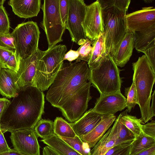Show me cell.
<instances>
[{"label":"cell","instance_id":"1","mask_svg":"<svg viewBox=\"0 0 155 155\" xmlns=\"http://www.w3.org/2000/svg\"><path fill=\"white\" fill-rule=\"evenodd\" d=\"M45 95L36 87H21L2 114L1 129L4 133L34 129L44 113Z\"/></svg>","mask_w":155,"mask_h":155},{"label":"cell","instance_id":"2","mask_svg":"<svg viewBox=\"0 0 155 155\" xmlns=\"http://www.w3.org/2000/svg\"><path fill=\"white\" fill-rule=\"evenodd\" d=\"M90 69L86 62L77 60L63 63L46 96L54 107L59 108L66 100L87 82Z\"/></svg>","mask_w":155,"mask_h":155},{"label":"cell","instance_id":"3","mask_svg":"<svg viewBox=\"0 0 155 155\" xmlns=\"http://www.w3.org/2000/svg\"><path fill=\"white\" fill-rule=\"evenodd\" d=\"M134 74L133 81L135 85L137 104L141 115V124L151 120L153 117L150 107L151 94L155 81V73L152 69L145 55L132 63Z\"/></svg>","mask_w":155,"mask_h":155},{"label":"cell","instance_id":"4","mask_svg":"<svg viewBox=\"0 0 155 155\" xmlns=\"http://www.w3.org/2000/svg\"><path fill=\"white\" fill-rule=\"evenodd\" d=\"M102 10L104 38L107 54L113 53L127 31L125 16L128 7L111 5L98 0Z\"/></svg>","mask_w":155,"mask_h":155},{"label":"cell","instance_id":"5","mask_svg":"<svg viewBox=\"0 0 155 155\" xmlns=\"http://www.w3.org/2000/svg\"><path fill=\"white\" fill-rule=\"evenodd\" d=\"M67 51L65 45L60 44L45 51L39 60L32 86L42 91L48 89L64 63L63 58Z\"/></svg>","mask_w":155,"mask_h":155},{"label":"cell","instance_id":"6","mask_svg":"<svg viewBox=\"0 0 155 155\" xmlns=\"http://www.w3.org/2000/svg\"><path fill=\"white\" fill-rule=\"evenodd\" d=\"M120 71L109 54L97 67L90 70L88 80L100 95L120 92L121 80Z\"/></svg>","mask_w":155,"mask_h":155},{"label":"cell","instance_id":"7","mask_svg":"<svg viewBox=\"0 0 155 155\" xmlns=\"http://www.w3.org/2000/svg\"><path fill=\"white\" fill-rule=\"evenodd\" d=\"M40 32L36 22L28 21L18 24L10 33L18 60L31 56L38 48Z\"/></svg>","mask_w":155,"mask_h":155},{"label":"cell","instance_id":"8","mask_svg":"<svg viewBox=\"0 0 155 155\" xmlns=\"http://www.w3.org/2000/svg\"><path fill=\"white\" fill-rule=\"evenodd\" d=\"M60 0H45L41 7L43 13L42 26L47 37L48 48L62 41L65 29L59 12Z\"/></svg>","mask_w":155,"mask_h":155},{"label":"cell","instance_id":"9","mask_svg":"<svg viewBox=\"0 0 155 155\" xmlns=\"http://www.w3.org/2000/svg\"><path fill=\"white\" fill-rule=\"evenodd\" d=\"M68 12L65 29L70 34L71 41L80 45L87 37L82 25L85 14L86 5L83 0H68Z\"/></svg>","mask_w":155,"mask_h":155},{"label":"cell","instance_id":"10","mask_svg":"<svg viewBox=\"0 0 155 155\" xmlns=\"http://www.w3.org/2000/svg\"><path fill=\"white\" fill-rule=\"evenodd\" d=\"M91 83L87 82L70 96L59 109L63 116L72 123L78 120L84 114L91 99L90 88Z\"/></svg>","mask_w":155,"mask_h":155},{"label":"cell","instance_id":"11","mask_svg":"<svg viewBox=\"0 0 155 155\" xmlns=\"http://www.w3.org/2000/svg\"><path fill=\"white\" fill-rule=\"evenodd\" d=\"M11 133L10 138L15 149L26 155H40L38 137L34 129L17 130Z\"/></svg>","mask_w":155,"mask_h":155},{"label":"cell","instance_id":"12","mask_svg":"<svg viewBox=\"0 0 155 155\" xmlns=\"http://www.w3.org/2000/svg\"><path fill=\"white\" fill-rule=\"evenodd\" d=\"M82 25L87 38L92 41L103 33L102 10L98 0L86 5L85 16Z\"/></svg>","mask_w":155,"mask_h":155},{"label":"cell","instance_id":"13","mask_svg":"<svg viewBox=\"0 0 155 155\" xmlns=\"http://www.w3.org/2000/svg\"><path fill=\"white\" fill-rule=\"evenodd\" d=\"M127 29L133 32L146 29L155 25V8H143L139 10L126 14Z\"/></svg>","mask_w":155,"mask_h":155},{"label":"cell","instance_id":"14","mask_svg":"<svg viewBox=\"0 0 155 155\" xmlns=\"http://www.w3.org/2000/svg\"><path fill=\"white\" fill-rule=\"evenodd\" d=\"M127 99L121 92L100 95L92 109L102 115L113 114L126 107Z\"/></svg>","mask_w":155,"mask_h":155},{"label":"cell","instance_id":"15","mask_svg":"<svg viewBox=\"0 0 155 155\" xmlns=\"http://www.w3.org/2000/svg\"><path fill=\"white\" fill-rule=\"evenodd\" d=\"M44 52L38 48L31 56L27 59L20 60L17 74L20 87L32 86L39 60Z\"/></svg>","mask_w":155,"mask_h":155},{"label":"cell","instance_id":"16","mask_svg":"<svg viewBox=\"0 0 155 155\" xmlns=\"http://www.w3.org/2000/svg\"><path fill=\"white\" fill-rule=\"evenodd\" d=\"M135 48L134 32L127 29L114 51L110 54L117 67H123L129 61Z\"/></svg>","mask_w":155,"mask_h":155},{"label":"cell","instance_id":"17","mask_svg":"<svg viewBox=\"0 0 155 155\" xmlns=\"http://www.w3.org/2000/svg\"><path fill=\"white\" fill-rule=\"evenodd\" d=\"M120 123L117 117L112 127L110 128L91 150V155H104L116 145Z\"/></svg>","mask_w":155,"mask_h":155},{"label":"cell","instance_id":"18","mask_svg":"<svg viewBox=\"0 0 155 155\" xmlns=\"http://www.w3.org/2000/svg\"><path fill=\"white\" fill-rule=\"evenodd\" d=\"M103 115L91 108L84 113L78 120L70 124L76 135L81 137L91 131L101 121Z\"/></svg>","mask_w":155,"mask_h":155},{"label":"cell","instance_id":"19","mask_svg":"<svg viewBox=\"0 0 155 155\" xmlns=\"http://www.w3.org/2000/svg\"><path fill=\"white\" fill-rule=\"evenodd\" d=\"M17 72L8 68L0 71V94L6 98H13L20 88Z\"/></svg>","mask_w":155,"mask_h":155},{"label":"cell","instance_id":"20","mask_svg":"<svg viewBox=\"0 0 155 155\" xmlns=\"http://www.w3.org/2000/svg\"><path fill=\"white\" fill-rule=\"evenodd\" d=\"M8 4L18 16L28 18L37 16L40 11V0H10Z\"/></svg>","mask_w":155,"mask_h":155},{"label":"cell","instance_id":"21","mask_svg":"<svg viewBox=\"0 0 155 155\" xmlns=\"http://www.w3.org/2000/svg\"><path fill=\"white\" fill-rule=\"evenodd\" d=\"M116 119L114 115H103L99 124L87 134L79 137L82 141L93 148L109 128Z\"/></svg>","mask_w":155,"mask_h":155},{"label":"cell","instance_id":"22","mask_svg":"<svg viewBox=\"0 0 155 155\" xmlns=\"http://www.w3.org/2000/svg\"><path fill=\"white\" fill-rule=\"evenodd\" d=\"M107 55L104 38L101 33L93 41L91 54L87 63L90 70L97 67Z\"/></svg>","mask_w":155,"mask_h":155},{"label":"cell","instance_id":"23","mask_svg":"<svg viewBox=\"0 0 155 155\" xmlns=\"http://www.w3.org/2000/svg\"><path fill=\"white\" fill-rule=\"evenodd\" d=\"M135 48L138 52H143L155 42V25L146 29L134 32Z\"/></svg>","mask_w":155,"mask_h":155},{"label":"cell","instance_id":"24","mask_svg":"<svg viewBox=\"0 0 155 155\" xmlns=\"http://www.w3.org/2000/svg\"><path fill=\"white\" fill-rule=\"evenodd\" d=\"M40 141L55 150L62 155H82L54 134Z\"/></svg>","mask_w":155,"mask_h":155},{"label":"cell","instance_id":"25","mask_svg":"<svg viewBox=\"0 0 155 155\" xmlns=\"http://www.w3.org/2000/svg\"><path fill=\"white\" fill-rule=\"evenodd\" d=\"M20 62L15 51L0 46V62L2 68H8L17 72Z\"/></svg>","mask_w":155,"mask_h":155},{"label":"cell","instance_id":"26","mask_svg":"<svg viewBox=\"0 0 155 155\" xmlns=\"http://www.w3.org/2000/svg\"><path fill=\"white\" fill-rule=\"evenodd\" d=\"M154 145L155 138L147 135L142 131L139 135L135 136L132 142L130 155L135 154Z\"/></svg>","mask_w":155,"mask_h":155},{"label":"cell","instance_id":"27","mask_svg":"<svg viewBox=\"0 0 155 155\" xmlns=\"http://www.w3.org/2000/svg\"><path fill=\"white\" fill-rule=\"evenodd\" d=\"M126 109L118 116L120 121L135 136L139 135L142 131L141 122L140 119L127 114Z\"/></svg>","mask_w":155,"mask_h":155},{"label":"cell","instance_id":"28","mask_svg":"<svg viewBox=\"0 0 155 155\" xmlns=\"http://www.w3.org/2000/svg\"><path fill=\"white\" fill-rule=\"evenodd\" d=\"M54 132L59 137L74 138L76 135L70 123L60 117H56L54 122Z\"/></svg>","mask_w":155,"mask_h":155},{"label":"cell","instance_id":"29","mask_svg":"<svg viewBox=\"0 0 155 155\" xmlns=\"http://www.w3.org/2000/svg\"><path fill=\"white\" fill-rule=\"evenodd\" d=\"M34 129L38 137L42 139L47 138L54 134V122L48 119H41Z\"/></svg>","mask_w":155,"mask_h":155},{"label":"cell","instance_id":"30","mask_svg":"<svg viewBox=\"0 0 155 155\" xmlns=\"http://www.w3.org/2000/svg\"><path fill=\"white\" fill-rule=\"evenodd\" d=\"M64 141L82 155H91L90 148L77 135L74 138L60 137Z\"/></svg>","mask_w":155,"mask_h":155},{"label":"cell","instance_id":"31","mask_svg":"<svg viewBox=\"0 0 155 155\" xmlns=\"http://www.w3.org/2000/svg\"><path fill=\"white\" fill-rule=\"evenodd\" d=\"M93 42L87 38L85 42L77 50L79 56L77 60L89 61L92 52Z\"/></svg>","mask_w":155,"mask_h":155},{"label":"cell","instance_id":"32","mask_svg":"<svg viewBox=\"0 0 155 155\" xmlns=\"http://www.w3.org/2000/svg\"><path fill=\"white\" fill-rule=\"evenodd\" d=\"M125 95L127 97L126 107L130 113L132 108L137 104L136 89L134 81L130 87L125 88Z\"/></svg>","mask_w":155,"mask_h":155},{"label":"cell","instance_id":"33","mask_svg":"<svg viewBox=\"0 0 155 155\" xmlns=\"http://www.w3.org/2000/svg\"><path fill=\"white\" fill-rule=\"evenodd\" d=\"M120 123V129L116 145L132 142L135 139V136L124 124Z\"/></svg>","mask_w":155,"mask_h":155},{"label":"cell","instance_id":"34","mask_svg":"<svg viewBox=\"0 0 155 155\" xmlns=\"http://www.w3.org/2000/svg\"><path fill=\"white\" fill-rule=\"evenodd\" d=\"M10 24L5 8L3 5L0 6V34L9 33Z\"/></svg>","mask_w":155,"mask_h":155},{"label":"cell","instance_id":"35","mask_svg":"<svg viewBox=\"0 0 155 155\" xmlns=\"http://www.w3.org/2000/svg\"><path fill=\"white\" fill-rule=\"evenodd\" d=\"M0 46L15 51V47L14 39L10 34H0Z\"/></svg>","mask_w":155,"mask_h":155},{"label":"cell","instance_id":"36","mask_svg":"<svg viewBox=\"0 0 155 155\" xmlns=\"http://www.w3.org/2000/svg\"><path fill=\"white\" fill-rule=\"evenodd\" d=\"M155 42L148 47L143 52L149 62L153 72L155 73Z\"/></svg>","mask_w":155,"mask_h":155},{"label":"cell","instance_id":"37","mask_svg":"<svg viewBox=\"0 0 155 155\" xmlns=\"http://www.w3.org/2000/svg\"><path fill=\"white\" fill-rule=\"evenodd\" d=\"M68 0H60L59 12L63 24L65 26L68 12Z\"/></svg>","mask_w":155,"mask_h":155},{"label":"cell","instance_id":"38","mask_svg":"<svg viewBox=\"0 0 155 155\" xmlns=\"http://www.w3.org/2000/svg\"><path fill=\"white\" fill-rule=\"evenodd\" d=\"M142 130L143 133L151 137L155 138V121L152 120L142 125Z\"/></svg>","mask_w":155,"mask_h":155},{"label":"cell","instance_id":"39","mask_svg":"<svg viewBox=\"0 0 155 155\" xmlns=\"http://www.w3.org/2000/svg\"><path fill=\"white\" fill-rule=\"evenodd\" d=\"M132 142L123 143L116 145L108 151L104 155H113L115 154L123 148L130 144Z\"/></svg>","mask_w":155,"mask_h":155},{"label":"cell","instance_id":"40","mask_svg":"<svg viewBox=\"0 0 155 155\" xmlns=\"http://www.w3.org/2000/svg\"><path fill=\"white\" fill-rule=\"evenodd\" d=\"M4 133L0 128V153L8 151L10 149L6 141Z\"/></svg>","mask_w":155,"mask_h":155},{"label":"cell","instance_id":"41","mask_svg":"<svg viewBox=\"0 0 155 155\" xmlns=\"http://www.w3.org/2000/svg\"><path fill=\"white\" fill-rule=\"evenodd\" d=\"M79 53L77 51L71 49L65 54L63 60H67L71 62L77 59Z\"/></svg>","mask_w":155,"mask_h":155},{"label":"cell","instance_id":"42","mask_svg":"<svg viewBox=\"0 0 155 155\" xmlns=\"http://www.w3.org/2000/svg\"><path fill=\"white\" fill-rule=\"evenodd\" d=\"M10 101L6 97L0 98V120L2 114Z\"/></svg>","mask_w":155,"mask_h":155},{"label":"cell","instance_id":"43","mask_svg":"<svg viewBox=\"0 0 155 155\" xmlns=\"http://www.w3.org/2000/svg\"><path fill=\"white\" fill-rule=\"evenodd\" d=\"M42 155H62L55 150L48 146L45 147L42 150Z\"/></svg>","mask_w":155,"mask_h":155},{"label":"cell","instance_id":"44","mask_svg":"<svg viewBox=\"0 0 155 155\" xmlns=\"http://www.w3.org/2000/svg\"><path fill=\"white\" fill-rule=\"evenodd\" d=\"M155 154V145L134 155H152Z\"/></svg>","mask_w":155,"mask_h":155},{"label":"cell","instance_id":"45","mask_svg":"<svg viewBox=\"0 0 155 155\" xmlns=\"http://www.w3.org/2000/svg\"><path fill=\"white\" fill-rule=\"evenodd\" d=\"M0 155H26L21 153L14 148L10 149L8 151L0 153Z\"/></svg>","mask_w":155,"mask_h":155},{"label":"cell","instance_id":"46","mask_svg":"<svg viewBox=\"0 0 155 155\" xmlns=\"http://www.w3.org/2000/svg\"><path fill=\"white\" fill-rule=\"evenodd\" d=\"M131 143L113 155H130Z\"/></svg>","mask_w":155,"mask_h":155},{"label":"cell","instance_id":"47","mask_svg":"<svg viewBox=\"0 0 155 155\" xmlns=\"http://www.w3.org/2000/svg\"><path fill=\"white\" fill-rule=\"evenodd\" d=\"M155 90L154 91L152 95L151 96L152 102L150 107V111L153 117L155 116Z\"/></svg>","mask_w":155,"mask_h":155},{"label":"cell","instance_id":"48","mask_svg":"<svg viewBox=\"0 0 155 155\" xmlns=\"http://www.w3.org/2000/svg\"><path fill=\"white\" fill-rule=\"evenodd\" d=\"M5 1V0H0V6L3 5L4 2Z\"/></svg>","mask_w":155,"mask_h":155},{"label":"cell","instance_id":"49","mask_svg":"<svg viewBox=\"0 0 155 155\" xmlns=\"http://www.w3.org/2000/svg\"><path fill=\"white\" fill-rule=\"evenodd\" d=\"M1 68H2V67H1V63H0V71H1Z\"/></svg>","mask_w":155,"mask_h":155},{"label":"cell","instance_id":"50","mask_svg":"<svg viewBox=\"0 0 155 155\" xmlns=\"http://www.w3.org/2000/svg\"><path fill=\"white\" fill-rule=\"evenodd\" d=\"M152 155H155V154H152Z\"/></svg>","mask_w":155,"mask_h":155},{"label":"cell","instance_id":"51","mask_svg":"<svg viewBox=\"0 0 155 155\" xmlns=\"http://www.w3.org/2000/svg\"><path fill=\"white\" fill-rule=\"evenodd\" d=\"M0 128H1V127H0Z\"/></svg>","mask_w":155,"mask_h":155},{"label":"cell","instance_id":"52","mask_svg":"<svg viewBox=\"0 0 155 155\" xmlns=\"http://www.w3.org/2000/svg\"></svg>","mask_w":155,"mask_h":155}]
</instances>
